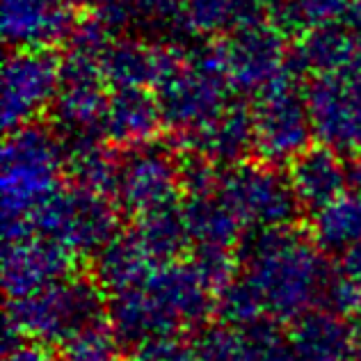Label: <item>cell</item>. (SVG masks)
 Instances as JSON below:
<instances>
[{
	"label": "cell",
	"instance_id": "6da1fadb",
	"mask_svg": "<svg viewBox=\"0 0 361 361\" xmlns=\"http://www.w3.org/2000/svg\"><path fill=\"white\" fill-rule=\"evenodd\" d=\"M313 238L293 229H256L240 243L245 277L254 283L265 311L277 318H298L320 300L329 268Z\"/></svg>",
	"mask_w": 361,
	"mask_h": 361
},
{
	"label": "cell",
	"instance_id": "7a4b0ae2",
	"mask_svg": "<svg viewBox=\"0 0 361 361\" xmlns=\"http://www.w3.org/2000/svg\"><path fill=\"white\" fill-rule=\"evenodd\" d=\"M64 145L55 130L27 126L9 130L0 165L5 240L32 231L30 217L60 190Z\"/></svg>",
	"mask_w": 361,
	"mask_h": 361
},
{
	"label": "cell",
	"instance_id": "3957f363",
	"mask_svg": "<svg viewBox=\"0 0 361 361\" xmlns=\"http://www.w3.org/2000/svg\"><path fill=\"white\" fill-rule=\"evenodd\" d=\"M178 49V64L158 87L163 121L178 135L199 128L229 103L231 82L224 73L220 44L199 42L197 37Z\"/></svg>",
	"mask_w": 361,
	"mask_h": 361
},
{
	"label": "cell",
	"instance_id": "277c9868",
	"mask_svg": "<svg viewBox=\"0 0 361 361\" xmlns=\"http://www.w3.org/2000/svg\"><path fill=\"white\" fill-rule=\"evenodd\" d=\"M101 286L92 279L66 277L30 295L9 300V325L39 338H69L103 311Z\"/></svg>",
	"mask_w": 361,
	"mask_h": 361
},
{
	"label": "cell",
	"instance_id": "5b68a950",
	"mask_svg": "<svg viewBox=\"0 0 361 361\" xmlns=\"http://www.w3.org/2000/svg\"><path fill=\"white\" fill-rule=\"evenodd\" d=\"M30 226L75 256L99 254L117 235V208L108 202V195L80 185L60 188L30 217Z\"/></svg>",
	"mask_w": 361,
	"mask_h": 361
},
{
	"label": "cell",
	"instance_id": "8992f818",
	"mask_svg": "<svg viewBox=\"0 0 361 361\" xmlns=\"http://www.w3.org/2000/svg\"><path fill=\"white\" fill-rule=\"evenodd\" d=\"M220 197L247 229H279L293 226L300 215V202L290 178L272 163H238L226 167Z\"/></svg>",
	"mask_w": 361,
	"mask_h": 361
},
{
	"label": "cell",
	"instance_id": "52a82bcc",
	"mask_svg": "<svg viewBox=\"0 0 361 361\" xmlns=\"http://www.w3.org/2000/svg\"><path fill=\"white\" fill-rule=\"evenodd\" d=\"M254 147L265 163L279 165L295 160L309 149L313 123L307 94H300L293 71L261 92L254 103Z\"/></svg>",
	"mask_w": 361,
	"mask_h": 361
},
{
	"label": "cell",
	"instance_id": "ba28073f",
	"mask_svg": "<svg viewBox=\"0 0 361 361\" xmlns=\"http://www.w3.org/2000/svg\"><path fill=\"white\" fill-rule=\"evenodd\" d=\"M313 135L338 154H361V66L313 75L307 90Z\"/></svg>",
	"mask_w": 361,
	"mask_h": 361
},
{
	"label": "cell",
	"instance_id": "9c48e42d",
	"mask_svg": "<svg viewBox=\"0 0 361 361\" xmlns=\"http://www.w3.org/2000/svg\"><path fill=\"white\" fill-rule=\"evenodd\" d=\"M220 53L231 90L243 94L259 97L293 71L283 32L268 21L229 32L220 42Z\"/></svg>",
	"mask_w": 361,
	"mask_h": 361
},
{
	"label": "cell",
	"instance_id": "30bf717a",
	"mask_svg": "<svg viewBox=\"0 0 361 361\" xmlns=\"http://www.w3.org/2000/svg\"><path fill=\"white\" fill-rule=\"evenodd\" d=\"M101 60L69 51L60 66V90L53 101L55 128L62 140L103 135L108 97Z\"/></svg>",
	"mask_w": 361,
	"mask_h": 361
},
{
	"label": "cell",
	"instance_id": "8fae6325",
	"mask_svg": "<svg viewBox=\"0 0 361 361\" xmlns=\"http://www.w3.org/2000/svg\"><path fill=\"white\" fill-rule=\"evenodd\" d=\"M60 66L49 51L16 49L3 69V126L7 130L32 123L53 106L60 90Z\"/></svg>",
	"mask_w": 361,
	"mask_h": 361
},
{
	"label": "cell",
	"instance_id": "7c38bea8",
	"mask_svg": "<svg viewBox=\"0 0 361 361\" xmlns=\"http://www.w3.org/2000/svg\"><path fill=\"white\" fill-rule=\"evenodd\" d=\"M180 188V165L167 149L142 145L128 149L121 158L117 202L126 213L142 215L154 208L174 204L176 190Z\"/></svg>",
	"mask_w": 361,
	"mask_h": 361
},
{
	"label": "cell",
	"instance_id": "4fadbf2b",
	"mask_svg": "<svg viewBox=\"0 0 361 361\" xmlns=\"http://www.w3.org/2000/svg\"><path fill=\"white\" fill-rule=\"evenodd\" d=\"M73 259L75 254H71L66 247L35 231L5 240L3 288L7 298H25L55 281L71 277Z\"/></svg>",
	"mask_w": 361,
	"mask_h": 361
},
{
	"label": "cell",
	"instance_id": "5bb4252c",
	"mask_svg": "<svg viewBox=\"0 0 361 361\" xmlns=\"http://www.w3.org/2000/svg\"><path fill=\"white\" fill-rule=\"evenodd\" d=\"M92 16L112 35L137 30L167 39L169 46H183L197 37L185 25V0H97Z\"/></svg>",
	"mask_w": 361,
	"mask_h": 361
},
{
	"label": "cell",
	"instance_id": "9a60e30c",
	"mask_svg": "<svg viewBox=\"0 0 361 361\" xmlns=\"http://www.w3.org/2000/svg\"><path fill=\"white\" fill-rule=\"evenodd\" d=\"M180 147L213 165L233 167L243 163L254 147V112L245 103L229 101L199 128L180 135Z\"/></svg>",
	"mask_w": 361,
	"mask_h": 361
},
{
	"label": "cell",
	"instance_id": "2e32d148",
	"mask_svg": "<svg viewBox=\"0 0 361 361\" xmlns=\"http://www.w3.org/2000/svg\"><path fill=\"white\" fill-rule=\"evenodd\" d=\"M73 27L71 7L62 0H3V37L14 49L46 51Z\"/></svg>",
	"mask_w": 361,
	"mask_h": 361
},
{
	"label": "cell",
	"instance_id": "e0dca14e",
	"mask_svg": "<svg viewBox=\"0 0 361 361\" xmlns=\"http://www.w3.org/2000/svg\"><path fill=\"white\" fill-rule=\"evenodd\" d=\"M176 46H154L147 39H112L101 55L103 78L112 90L158 85L178 64Z\"/></svg>",
	"mask_w": 361,
	"mask_h": 361
},
{
	"label": "cell",
	"instance_id": "ac0fdd59",
	"mask_svg": "<svg viewBox=\"0 0 361 361\" xmlns=\"http://www.w3.org/2000/svg\"><path fill=\"white\" fill-rule=\"evenodd\" d=\"M290 66L311 75L361 66V35L345 21L313 27L290 49Z\"/></svg>",
	"mask_w": 361,
	"mask_h": 361
},
{
	"label": "cell",
	"instance_id": "d6986e66",
	"mask_svg": "<svg viewBox=\"0 0 361 361\" xmlns=\"http://www.w3.org/2000/svg\"><path fill=\"white\" fill-rule=\"evenodd\" d=\"M341 156L343 154L322 145L304 149L295 160L288 163V178L302 208H309V211L316 213L318 208L345 195V188L350 183V169L345 167Z\"/></svg>",
	"mask_w": 361,
	"mask_h": 361
},
{
	"label": "cell",
	"instance_id": "ffe728a7",
	"mask_svg": "<svg viewBox=\"0 0 361 361\" xmlns=\"http://www.w3.org/2000/svg\"><path fill=\"white\" fill-rule=\"evenodd\" d=\"M163 123L158 97L149 94L147 87H119L108 97L103 135L112 145L128 149L149 145Z\"/></svg>",
	"mask_w": 361,
	"mask_h": 361
},
{
	"label": "cell",
	"instance_id": "44dd1931",
	"mask_svg": "<svg viewBox=\"0 0 361 361\" xmlns=\"http://www.w3.org/2000/svg\"><path fill=\"white\" fill-rule=\"evenodd\" d=\"M145 286L172 313L178 325H195L215 311L211 286L199 277L192 263H163L154 270Z\"/></svg>",
	"mask_w": 361,
	"mask_h": 361
},
{
	"label": "cell",
	"instance_id": "7402d4cb",
	"mask_svg": "<svg viewBox=\"0 0 361 361\" xmlns=\"http://www.w3.org/2000/svg\"><path fill=\"white\" fill-rule=\"evenodd\" d=\"M108 316L112 329L126 341L163 338L178 327L176 318L147 286L115 293L108 302Z\"/></svg>",
	"mask_w": 361,
	"mask_h": 361
},
{
	"label": "cell",
	"instance_id": "603a6c76",
	"mask_svg": "<svg viewBox=\"0 0 361 361\" xmlns=\"http://www.w3.org/2000/svg\"><path fill=\"white\" fill-rule=\"evenodd\" d=\"M158 268L149 252L133 235H115L99 254H94V281L110 295L140 288Z\"/></svg>",
	"mask_w": 361,
	"mask_h": 361
},
{
	"label": "cell",
	"instance_id": "cb8c5ba5",
	"mask_svg": "<svg viewBox=\"0 0 361 361\" xmlns=\"http://www.w3.org/2000/svg\"><path fill=\"white\" fill-rule=\"evenodd\" d=\"M64 145V169L71 174L73 183L87 188L99 195H115L119 183L121 160L101 135L92 137H69Z\"/></svg>",
	"mask_w": 361,
	"mask_h": 361
},
{
	"label": "cell",
	"instance_id": "d4e9b609",
	"mask_svg": "<svg viewBox=\"0 0 361 361\" xmlns=\"http://www.w3.org/2000/svg\"><path fill=\"white\" fill-rule=\"evenodd\" d=\"M270 18V0H185V25L192 35L213 37Z\"/></svg>",
	"mask_w": 361,
	"mask_h": 361
},
{
	"label": "cell",
	"instance_id": "484cf974",
	"mask_svg": "<svg viewBox=\"0 0 361 361\" xmlns=\"http://www.w3.org/2000/svg\"><path fill=\"white\" fill-rule=\"evenodd\" d=\"M133 235L158 265L178 261L188 247L192 245L183 206L176 204H167L137 215Z\"/></svg>",
	"mask_w": 361,
	"mask_h": 361
},
{
	"label": "cell",
	"instance_id": "4316f807",
	"mask_svg": "<svg viewBox=\"0 0 361 361\" xmlns=\"http://www.w3.org/2000/svg\"><path fill=\"white\" fill-rule=\"evenodd\" d=\"M183 215L188 222L192 247H220L233 250L240 240V220L235 217L220 192L188 197L183 204Z\"/></svg>",
	"mask_w": 361,
	"mask_h": 361
},
{
	"label": "cell",
	"instance_id": "83f0119b",
	"mask_svg": "<svg viewBox=\"0 0 361 361\" xmlns=\"http://www.w3.org/2000/svg\"><path fill=\"white\" fill-rule=\"evenodd\" d=\"M290 338L304 359L334 361L348 350L350 329L343 322V316L322 307L318 311L309 309L298 316Z\"/></svg>",
	"mask_w": 361,
	"mask_h": 361
},
{
	"label": "cell",
	"instance_id": "f1b7e54d",
	"mask_svg": "<svg viewBox=\"0 0 361 361\" xmlns=\"http://www.w3.org/2000/svg\"><path fill=\"white\" fill-rule=\"evenodd\" d=\"M311 238L320 250L341 254L361 243V195L345 192L313 213Z\"/></svg>",
	"mask_w": 361,
	"mask_h": 361
},
{
	"label": "cell",
	"instance_id": "f546056e",
	"mask_svg": "<svg viewBox=\"0 0 361 361\" xmlns=\"http://www.w3.org/2000/svg\"><path fill=\"white\" fill-rule=\"evenodd\" d=\"M348 7L350 0H270V23L281 32L304 35L313 27L341 21Z\"/></svg>",
	"mask_w": 361,
	"mask_h": 361
},
{
	"label": "cell",
	"instance_id": "4dcf8cb0",
	"mask_svg": "<svg viewBox=\"0 0 361 361\" xmlns=\"http://www.w3.org/2000/svg\"><path fill=\"white\" fill-rule=\"evenodd\" d=\"M215 293V313L231 327H250L268 313L259 290L247 277H235Z\"/></svg>",
	"mask_w": 361,
	"mask_h": 361
},
{
	"label": "cell",
	"instance_id": "1f68e13d",
	"mask_svg": "<svg viewBox=\"0 0 361 361\" xmlns=\"http://www.w3.org/2000/svg\"><path fill=\"white\" fill-rule=\"evenodd\" d=\"M195 270L199 272L208 286L213 290H220L224 283L233 281L238 277V263L240 259H235L233 250H220V247H197L192 261Z\"/></svg>",
	"mask_w": 361,
	"mask_h": 361
},
{
	"label": "cell",
	"instance_id": "d6a6232c",
	"mask_svg": "<svg viewBox=\"0 0 361 361\" xmlns=\"http://www.w3.org/2000/svg\"><path fill=\"white\" fill-rule=\"evenodd\" d=\"M115 329L101 322H90L69 336V355L73 361H110L115 355Z\"/></svg>",
	"mask_w": 361,
	"mask_h": 361
},
{
	"label": "cell",
	"instance_id": "836d02e7",
	"mask_svg": "<svg viewBox=\"0 0 361 361\" xmlns=\"http://www.w3.org/2000/svg\"><path fill=\"white\" fill-rule=\"evenodd\" d=\"M322 307L338 313V316H361V288L343 277L336 268L329 270L320 300Z\"/></svg>",
	"mask_w": 361,
	"mask_h": 361
},
{
	"label": "cell",
	"instance_id": "e575fe53",
	"mask_svg": "<svg viewBox=\"0 0 361 361\" xmlns=\"http://www.w3.org/2000/svg\"><path fill=\"white\" fill-rule=\"evenodd\" d=\"M180 190H185L188 197L213 195L220 192L222 174H217V165L197 154H188L185 160H180Z\"/></svg>",
	"mask_w": 361,
	"mask_h": 361
},
{
	"label": "cell",
	"instance_id": "d590c367",
	"mask_svg": "<svg viewBox=\"0 0 361 361\" xmlns=\"http://www.w3.org/2000/svg\"><path fill=\"white\" fill-rule=\"evenodd\" d=\"M336 270L361 288V243L348 247L345 252L338 254Z\"/></svg>",
	"mask_w": 361,
	"mask_h": 361
},
{
	"label": "cell",
	"instance_id": "8d00e7d4",
	"mask_svg": "<svg viewBox=\"0 0 361 361\" xmlns=\"http://www.w3.org/2000/svg\"><path fill=\"white\" fill-rule=\"evenodd\" d=\"M343 21L353 27L355 32L361 35V0H350V7L343 16Z\"/></svg>",
	"mask_w": 361,
	"mask_h": 361
},
{
	"label": "cell",
	"instance_id": "74e56055",
	"mask_svg": "<svg viewBox=\"0 0 361 361\" xmlns=\"http://www.w3.org/2000/svg\"><path fill=\"white\" fill-rule=\"evenodd\" d=\"M350 183H353L355 190L361 195V158L355 163V167L350 169Z\"/></svg>",
	"mask_w": 361,
	"mask_h": 361
},
{
	"label": "cell",
	"instance_id": "f35d334b",
	"mask_svg": "<svg viewBox=\"0 0 361 361\" xmlns=\"http://www.w3.org/2000/svg\"><path fill=\"white\" fill-rule=\"evenodd\" d=\"M62 3H66V5H69V7H73V5H78L80 0H62Z\"/></svg>",
	"mask_w": 361,
	"mask_h": 361
}]
</instances>
